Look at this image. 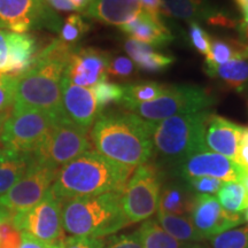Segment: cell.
I'll use <instances>...</instances> for the list:
<instances>
[{
	"mask_svg": "<svg viewBox=\"0 0 248 248\" xmlns=\"http://www.w3.org/2000/svg\"><path fill=\"white\" fill-rule=\"evenodd\" d=\"M64 240V239H63ZM63 240H61V241H58V243H55V244H53L51 246V248H64V246H63Z\"/></svg>",
	"mask_w": 248,
	"mask_h": 248,
	"instance_id": "f5cc1de1",
	"label": "cell"
},
{
	"mask_svg": "<svg viewBox=\"0 0 248 248\" xmlns=\"http://www.w3.org/2000/svg\"><path fill=\"white\" fill-rule=\"evenodd\" d=\"M204 71L235 91H243L248 85L247 59H233L223 64H206Z\"/></svg>",
	"mask_w": 248,
	"mask_h": 248,
	"instance_id": "603a6c76",
	"label": "cell"
},
{
	"mask_svg": "<svg viewBox=\"0 0 248 248\" xmlns=\"http://www.w3.org/2000/svg\"><path fill=\"white\" fill-rule=\"evenodd\" d=\"M139 233L144 248H184L186 245L167 233L156 219L153 218L144 221Z\"/></svg>",
	"mask_w": 248,
	"mask_h": 248,
	"instance_id": "f1b7e54d",
	"label": "cell"
},
{
	"mask_svg": "<svg viewBox=\"0 0 248 248\" xmlns=\"http://www.w3.org/2000/svg\"><path fill=\"white\" fill-rule=\"evenodd\" d=\"M5 117H6V115H0V126H1V124H2V122H4Z\"/></svg>",
	"mask_w": 248,
	"mask_h": 248,
	"instance_id": "db71d44e",
	"label": "cell"
},
{
	"mask_svg": "<svg viewBox=\"0 0 248 248\" xmlns=\"http://www.w3.org/2000/svg\"><path fill=\"white\" fill-rule=\"evenodd\" d=\"M136 73V64L133 63L131 59L123 57H116L110 59L109 66H108V74L114 78L120 80H128L133 77Z\"/></svg>",
	"mask_w": 248,
	"mask_h": 248,
	"instance_id": "d590c367",
	"label": "cell"
},
{
	"mask_svg": "<svg viewBox=\"0 0 248 248\" xmlns=\"http://www.w3.org/2000/svg\"><path fill=\"white\" fill-rule=\"evenodd\" d=\"M217 201L225 212L240 214L247 209L246 192L244 186L238 182L224 183L217 192Z\"/></svg>",
	"mask_w": 248,
	"mask_h": 248,
	"instance_id": "f546056e",
	"label": "cell"
},
{
	"mask_svg": "<svg viewBox=\"0 0 248 248\" xmlns=\"http://www.w3.org/2000/svg\"><path fill=\"white\" fill-rule=\"evenodd\" d=\"M124 49L130 55L133 63L140 70L156 73L167 69L173 62V58L159 53L153 46L129 38L125 40Z\"/></svg>",
	"mask_w": 248,
	"mask_h": 248,
	"instance_id": "7402d4cb",
	"label": "cell"
},
{
	"mask_svg": "<svg viewBox=\"0 0 248 248\" xmlns=\"http://www.w3.org/2000/svg\"><path fill=\"white\" fill-rule=\"evenodd\" d=\"M71 4L75 6L76 11H85L91 2V0H70Z\"/></svg>",
	"mask_w": 248,
	"mask_h": 248,
	"instance_id": "bcb514c9",
	"label": "cell"
},
{
	"mask_svg": "<svg viewBox=\"0 0 248 248\" xmlns=\"http://www.w3.org/2000/svg\"><path fill=\"white\" fill-rule=\"evenodd\" d=\"M91 148L89 130L61 117L52 124L45 138L31 154L36 162L59 169Z\"/></svg>",
	"mask_w": 248,
	"mask_h": 248,
	"instance_id": "8992f818",
	"label": "cell"
},
{
	"mask_svg": "<svg viewBox=\"0 0 248 248\" xmlns=\"http://www.w3.org/2000/svg\"><path fill=\"white\" fill-rule=\"evenodd\" d=\"M58 170L33 160L26 175L0 198V207L11 216L28 212L51 190Z\"/></svg>",
	"mask_w": 248,
	"mask_h": 248,
	"instance_id": "8fae6325",
	"label": "cell"
},
{
	"mask_svg": "<svg viewBox=\"0 0 248 248\" xmlns=\"http://www.w3.org/2000/svg\"><path fill=\"white\" fill-rule=\"evenodd\" d=\"M57 120L43 110L13 109L2 124V148L16 153H32Z\"/></svg>",
	"mask_w": 248,
	"mask_h": 248,
	"instance_id": "9c48e42d",
	"label": "cell"
},
{
	"mask_svg": "<svg viewBox=\"0 0 248 248\" xmlns=\"http://www.w3.org/2000/svg\"><path fill=\"white\" fill-rule=\"evenodd\" d=\"M235 163H237L245 172L248 173V145L244 144V142H239L237 157H235Z\"/></svg>",
	"mask_w": 248,
	"mask_h": 248,
	"instance_id": "b9f144b4",
	"label": "cell"
},
{
	"mask_svg": "<svg viewBox=\"0 0 248 248\" xmlns=\"http://www.w3.org/2000/svg\"><path fill=\"white\" fill-rule=\"evenodd\" d=\"M194 197L190 188L179 183H170L161 188L157 212L171 215H188L193 206Z\"/></svg>",
	"mask_w": 248,
	"mask_h": 248,
	"instance_id": "cb8c5ba5",
	"label": "cell"
},
{
	"mask_svg": "<svg viewBox=\"0 0 248 248\" xmlns=\"http://www.w3.org/2000/svg\"><path fill=\"white\" fill-rule=\"evenodd\" d=\"M89 26L80 15L71 14L66 18L60 29V39L66 44L73 45L88 32Z\"/></svg>",
	"mask_w": 248,
	"mask_h": 248,
	"instance_id": "1f68e13d",
	"label": "cell"
},
{
	"mask_svg": "<svg viewBox=\"0 0 248 248\" xmlns=\"http://www.w3.org/2000/svg\"><path fill=\"white\" fill-rule=\"evenodd\" d=\"M32 163L31 153H16L0 148V198L26 175Z\"/></svg>",
	"mask_w": 248,
	"mask_h": 248,
	"instance_id": "44dd1931",
	"label": "cell"
},
{
	"mask_svg": "<svg viewBox=\"0 0 248 248\" xmlns=\"http://www.w3.org/2000/svg\"><path fill=\"white\" fill-rule=\"evenodd\" d=\"M11 219L18 230L46 244L53 245L63 240L62 201L51 190L36 206L26 213L11 216Z\"/></svg>",
	"mask_w": 248,
	"mask_h": 248,
	"instance_id": "7c38bea8",
	"label": "cell"
},
{
	"mask_svg": "<svg viewBox=\"0 0 248 248\" xmlns=\"http://www.w3.org/2000/svg\"><path fill=\"white\" fill-rule=\"evenodd\" d=\"M92 91L94 93L100 110L111 104L122 102L123 86L115 84V83H109L107 80L106 82H101L93 86Z\"/></svg>",
	"mask_w": 248,
	"mask_h": 248,
	"instance_id": "d6a6232c",
	"label": "cell"
},
{
	"mask_svg": "<svg viewBox=\"0 0 248 248\" xmlns=\"http://www.w3.org/2000/svg\"><path fill=\"white\" fill-rule=\"evenodd\" d=\"M188 185L192 190L199 194H215L221 190L224 182L213 177H195L188 179Z\"/></svg>",
	"mask_w": 248,
	"mask_h": 248,
	"instance_id": "f35d334b",
	"label": "cell"
},
{
	"mask_svg": "<svg viewBox=\"0 0 248 248\" xmlns=\"http://www.w3.org/2000/svg\"><path fill=\"white\" fill-rule=\"evenodd\" d=\"M36 40L27 33L0 30V76H18L36 57Z\"/></svg>",
	"mask_w": 248,
	"mask_h": 248,
	"instance_id": "e0dca14e",
	"label": "cell"
},
{
	"mask_svg": "<svg viewBox=\"0 0 248 248\" xmlns=\"http://www.w3.org/2000/svg\"><path fill=\"white\" fill-rule=\"evenodd\" d=\"M245 128L228 119L207 113L203 121L202 142L206 151L224 155L235 162L238 146Z\"/></svg>",
	"mask_w": 248,
	"mask_h": 248,
	"instance_id": "ac0fdd59",
	"label": "cell"
},
{
	"mask_svg": "<svg viewBox=\"0 0 248 248\" xmlns=\"http://www.w3.org/2000/svg\"><path fill=\"white\" fill-rule=\"evenodd\" d=\"M155 219L167 233L183 244L201 243L204 240L188 215H171L157 212Z\"/></svg>",
	"mask_w": 248,
	"mask_h": 248,
	"instance_id": "484cf974",
	"label": "cell"
},
{
	"mask_svg": "<svg viewBox=\"0 0 248 248\" xmlns=\"http://www.w3.org/2000/svg\"><path fill=\"white\" fill-rule=\"evenodd\" d=\"M45 1H47V0H45Z\"/></svg>",
	"mask_w": 248,
	"mask_h": 248,
	"instance_id": "9f6ffc18",
	"label": "cell"
},
{
	"mask_svg": "<svg viewBox=\"0 0 248 248\" xmlns=\"http://www.w3.org/2000/svg\"><path fill=\"white\" fill-rule=\"evenodd\" d=\"M52 245L46 244L44 241L36 239L32 235L22 232V243L20 248H51Z\"/></svg>",
	"mask_w": 248,
	"mask_h": 248,
	"instance_id": "7bdbcfd3",
	"label": "cell"
},
{
	"mask_svg": "<svg viewBox=\"0 0 248 248\" xmlns=\"http://www.w3.org/2000/svg\"><path fill=\"white\" fill-rule=\"evenodd\" d=\"M153 125L131 111L100 114L90 137L102 156L136 169L153 156Z\"/></svg>",
	"mask_w": 248,
	"mask_h": 248,
	"instance_id": "7a4b0ae2",
	"label": "cell"
},
{
	"mask_svg": "<svg viewBox=\"0 0 248 248\" xmlns=\"http://www.w3.org/2000/svg\"><path fill=\"white\" fill-rule=\"evenodd\" d=\"M142 12L140 0H91L85 14L109 26L121 27Z\"/></svg>",
	"mask_w": 248,
	"mask_h": 248,
	"instance_id": "d6986e66",
	"label": "cell"
},
{
	"mask_svg": "<svg viewBox=\"0 0 248 248\" xmlns=\"http://www.w3.org/2000/svg\"><path fill=\"white\" fill-rule=\"evenodd\" d=\"M104 248H144V247H142L139 230H136L131 232V233L110 235L108 239H105Z\"/></svg>",
	"mask_w": 248,
	"mask_h": 248,
	"instance_id": "74e56055",
	"label": "cell"
},
{
	"mask_svg": "<svg viewBox=\"0 0 248 248\" xmlns=\"http://www.w3.org/2000/svg\"><path fill=\"white\" fill-rule=\"evenodd\" d=\"M161 173L156 166L144 163L133 170L122 192L124 215L130 224L151 218L159 209Z\"/></svg>",
	"mask_w": 248,
	"mask_h": 248,
	"instance_id": "ba28073f",
	"label": "cell"
},
{
	"mask_svg": "<svg viewBox=\"0 0 248 248\" xmlns=\"http://www.w3.org/2000/svg\"><path fill=\"white\" fill-rule=\"evenodd\" d=\"M21 243L22 231L18 230L8 216L0 225V248H20Z\"/></svg>",
	"mask_w": 248,
	"mask_h": 248,
	"instance_id": "e575fe53",
	"label": "cell"
},
{
	"mask_svg": "<svg viewBox=\"0 0 248 248\" xmlns=\"http://www.w3.org/2000/svg\"><path fill=\"white\" fill-rule=\"evenodd\" d=\"M61 108L68 121L86 130L101 114L92 90L73 84L64 75L61 80Z\"/></svg>",
	"mask_w": 248,
	"mask_h": 248,
	"instance_id": "2e32d148",
	"label": "cell"
},
{
	"mask_svg": "<svg viewBox=\"0 0 248 248\" xmlns=\"http://www.w3.org/2000/svg\"><path fill=\"white\" fill-rule=\"evenodd\" d=\"M74 48L73 45L57 39L36 54L31 66L17 77L13 109H37L57 119L64 117L61 108V80Z\"/></svg>",
	"mask_w": 248,
	"mask_h": 248,
	"instance_id": "6da1fadb",
	"label": "cell"
},
{
	"mask_svg": "<svg viewBox=\"0 0 248 248\" xmlns=\"http://www.w3.org/2000/svg\"><path fill=\"white\" fill-rule=\"evenodd\" d=\"M190 217L195 229L204 239H209L245 222L240 214L225 212L217 199L209 194L195 195Z\"/></svg>",
	"mask_w": 248,
	"mask_h": 248,
	"instance_id": "4fadbf2b",
	"label": "cell"
},
{
	"mask_svg": "<svg viewBox=\"0 0 248 248\" xmlns=\"http://www.w3.org/2000/svg\"><path fill=\"white\" fill-rule=\"evenodd\" d=\"M121 30L130 38L151 46H162L172 40V36L160 17H154L142 11L137 17L121 26Z\"/></svg>",
	"mask_w": 248,
	"mask_h": 248,
	"instance_id": "ffe728a7",
	"label": "cell"
},
{
	"mask_svg": "<svg viewBox=\"0 0 248 248\" xmlns=\"http://www.w3.org/2000/svg\"><path fill=\"white\" fill-rule=\"evenodd\" d=\"M240 142H244V144L248 145V128L244 130L243 135H241V138H240Z\"/></svg>",
	"mask_w": 248,
	"mask_h": 248,
	"instance_id": "816d5d0a",
	"label": "cell"
},
{
	"mask_svg": "<svg viewBox=\"0 0 248 248\" xmlns=\"http://www.w3.org/2000/svg\"><path fill=\"white\" fill-rule=\"evenodd\" d=\"M142 11L151 14L154 17H160L161 15H168L164 7L163 0H140Z\"/></svg>",
	"mask_w": 248,
	"mask_h": 248,
	"instance_id": "60d3db41",
	"label": "cell"
},
{
	"mask_svg": "<svg viewBox=\"0 0 248 248\" xmlns=\"http://www.w3.org/2000/svg\"><path fill=\"white\" fill-rule=\"evenodd\" d=\"M215 104V98L208 90L197 85L168 86L159 98L130 107L141 119L156 122L171 116L185 115L203 111Z\"/></svg>",
	"mask_w": 248,
	"mask_h": 248,
	"instance_id": "52a82bcc",
	"label": "cell"
},
{
	"mask_svg": "<svg viewBox=\"0 0 248 248\" xmlns=\"http://www.w3.org/2000/svg\"><path fill=\"white\" fill-rule=\"evenodd\" d=\"M188 42L200 54L207 55L209 53L212 37L204 31L198 22H190L188 27Z\"/></svg>",
	"mask_w": 248,
	"mask_h": 248,
	"instance_id": "8d00e7d4",
	"label": "cell"
},
{
	"mask_svg": "<svg viewBox=\"0 0 248 248\" xmlns=\"http://www.w3.org/2000/svg\"><path fill=\"white\" fill-rule=\"evenodd\" d=\"M239 183L244 186L245 192H246V204H247V208H248V173H246V172L244 171Z\"/></svg>",
	"mask_w": 248,
	"mask_h": 248,
	"instance_id": "c3c4849f",
	"label": "cell"
},
{
	"mask_svg": "<svg viewBox=\"0 0 248 248\" xmlns=\"http://www.w3.org/2000/svg\"><path fill=\"white\" fill-rule=\"evenodd\" d=\"M168 15H173L188 22L208 21L221 12L207 2V0H163Z\"/></svg>",
	"mask_w": 248,
	"mask_h": 248,
	"instance_id": "d4e9b609",
	"label": "cell"
},
{
	"mask_svg": "<svg viewBox=\"0 0 248 248\" xmlns=\"http://www.w3.org/2000/svg\"><path fill=\"white\" fill-rule=\"evenodd\" d=\"M110 57L101 49L85 47L74 48L64 71V76L73 84L93 88L108 78Z\"/></svg>",
	"mask_w": 248,
	"mask_h": 248,
	"instance_id": "9a60e30c",
	"label": "cell"
},
{
	"mask_svg": "<svg viewBox=\"0 0 248 248\" xmlns=\"http://www.w3.org/2000/svg\"><path fill=\"white\" fill-rule=\"evenodd\" d=\"M168 86L156 82H141L123 86V98L121 104L125 109L142 102H148L159 98L167 91Z\"/></svg>",
	"mask_w": 248,
	"mask_h": 248,
	"instance_id": "83f0119b",
	"label": "cell"
},
{
	"mask_svg": "<svg viewBox=\"0 0 248 248\" xmlns=\"http://www.w3.org/2000/svg\"><path fill=\"white\" fill-rule=\"evenodd\" d=\"M233 59L248 60V46L233 39H212L206 64H223Z\"/></svg>",
	"mask_w": 248,
	"mask_h": 248,
	"instance_id": "4316f807",
	"label": "cell"
},
{
	"mask_svg": "<svg viewBox=\"0 0 248 248\" xmlns=\"http://www.w3.org/2000/svg\"><path fill=\"white\" fill-rule=\"evenodd\" d=\"M212 248H248V226L222 232L209 238Z\"/></svg>",
	"mask_w": 248,
	"mask_h": 248,
	"instance_id": "4dcf8cb0",
	"label": "cell"
},
{
	"mask_svg": "<svg viewBox=\"0 0 248 248\" xmlns=\"http://www.w3.org/2000/svg\"><path fill=\"white\" fill-rule=\"evenodd\" d=\"M179 176L188 181L195 177H213L222 182L239 183L244 170L224 155L210 151L198 152L178 163Z\"/></svg>",
	"mask_w": 248,
	"mask_h": 248,
	"instance_id": "5bb4252c",
	"label": "cell"
},
{
	"mask_svg": "<svg viewBox=\"0 0 248 248\" xmlns=\"http://www.w3.org/2000/svg\"><path fill=\"white\" fill-rule=\"evenodd\" d=\"M184 248H209V247L204 246V245L200 243H193V244H186Z\"/></svg>",
	"mask_w": 248,
	"mask_h": 248,
	"instance_id": "681fc988",
	"label": "cell"
},
{
	"mask_svg": "<svg viewBox=\"0 0 248 248\" xmlns=\"http://www.w3.org/2000/svg\"><path fill=\"white\" fill-rule=\"evenodd\" d=\"M38 28L61 29L60 18L45 0H0V30L28 33Z\"/></svg>",
	"mask_w": 248,
	"mask_h": 248,
	"instance_id": "30bf717a",
	"label": "cell"
},
{
	"mask_svg": "<svg viewBox=\"0 0 248 248\" xmlns=\"http://www.w3.org/2000/svg\"><path fill=\"white\" fill-rule=\"evenodd\" d=\"M237 29L240 36V42L248 46V13L243 15V20L237 24Z\"/></svg>",
	"mask_w": 248,
	"mask_h": 248,
	"instance_id": "f6af8a7d",
	"label": "cell"
},
{
	"mask_svg": "<svg viewBox=\"0 0 248 248\" xmlns=\"http://www.w3.org/2000/svg\"><path fill=\"white\" fill-rule=\"evenodd\" d=\"M64 248H104V238L68 237L63 240Z\"/></svg>",
	"mask_w": 248,
	"mask_h": 248,
	"instance_id": "ab89813d",
	"label": "cell"
},
{
	"mask_svg": "<svg viewBox=\"0 0 248 248\" xmlns=\"http://www.w3.org/2000/svg\"><path fill=\"white\" fill-rule=\"evenodd\" d=\"M206 115L207 111L203 110L154 122L152 132L154 152L164 160L178 164L192 154L206 151L202 142Z\"/></svg>",
	"mask_w": 248,
	"mask_h": 248,
	"instance_id": "5b68a950",
	"label": "cell"
},
{
	"mask_svg": "<svg viewBox=\"0 0 248 248\" xmlns=\"http://www.w3.org/2000/svg\"><path fill=\"white\" fill-rule=\"evenodd\" d=\"M133 170L91 150L59 168L51 192L61 201L108 192L122 193Z\"/></svg>",
	"mask_w": 248,
	"mask_h": 248,
	"instance_id": "3957f363",
	"label": "cell"
},
{
	"mask_svg": "<svg viewBox=\"0 0 248 248\" xmlns=\"http://www.w3.org/2000/svg\"><path fill=\"white\" fill-rule=\"evenodd\" d=\"M47 2L51 7L58 9V11H62V12L76 11L75 6L71 4L70 0H47Z\"/></svg>",
	"mask_w": 248,
	"mask_h": 248,
	"instance_id": "ee69618b",
	"label": "cell"
},
{
	"mask_svg": "<svg viewBox=\"0 0 248 248\" xmlns=\"http://www.w3.org/2000/svg\"><path fill=\"white\" fill-rule=\"evenodd\" d=\"M245 219L248 222V208L246 209V212H245Z\"/></svg>",
	"mask_w": 248,
	"mask_h": 248,
	"instance_id": "11a10c76",
	"label": "cell"
},
{
	"mask_svg": "<svg viewBox=\"0 0 248 248\" xmlns=\"http://www.w3.org/2000/svg\"><path fill=\"white\" fill-rule=\"evenodd\" d=\"M17 77L12 75L0 76V115H7L8 108L14 104Z\"/></svg>",
	"mask_w": 248,
	"mask_h": 248,
	"instance_id": "836d02e7",
	"label": "cell"
},
{
	"mask_svg": "<svg viewBox=\"0 0 248 248\" xmlns=\"http://www.w3.org/2000/svg\"><path fill=\"white\" fill-rule=\"evenodd\" d=\"M63 230L69 237L107 238L131 225L124 215L122 193L74 198L62 201Z\"/></svg>",
	"mask_w": 248,
	"mask_h": 248,
	"instance_id": "277c9868",
	"label": "cell"
},
{
	"mask_svg": "<svg viewBox=\"0 0 248 248\" xmlns=\"http://www.w3.org/2000/svg\"><path fill=\"white\" fill-rule=\"evenodd\" d=\"M237 7L240 9L241 14L246 15L248 13V0H233Z\"/></svg>",
	"mask_w": 248,
	"mask_h": 248,
	"instance_id": "7dc6e473",
	"label": "cell"
},
{
	"mask_svg": "<svg viewBox=\"0 0 248 248\" xmlns=\"http://www.w3.org/2000/svg\"><path fill=\"white\" fill-rule=\"evenodd\" d=\"M8 216H11V215H9V214L6 212L4 208H1V207H0V225H1L2 221H4L5 218H7Z\"/></svg>",
	"mask_w": 248,
	"mask_h": 248,
	"instance_id": "f907efd6",
	"label": "cell"
}]
</instances>
